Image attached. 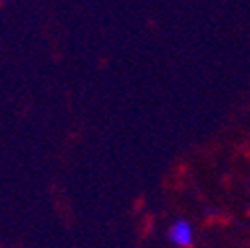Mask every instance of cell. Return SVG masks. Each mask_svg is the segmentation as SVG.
Segmentation results:
<instances>
[{
	"instance_id": "1",
	"label": "cell",
	"mask_w": 250,
	"mask_h": 248,
	"mask_svg": "<svg viewBox=\"0 0 250 248\" xmlns=\"http://www.w3.org/2000/svg\"><path fill=\"white\" fill-rule=\"evenodd\" d=\"M169 240L177 246H189L193 242V228L187 221H177L169 228Z\"/></svg>"
}]
</instances>
